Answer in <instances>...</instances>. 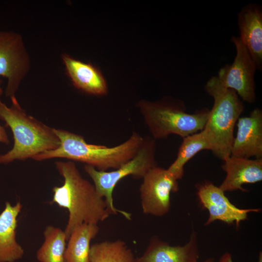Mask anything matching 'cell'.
Returning <instances> with one entry per match:
<instances>
[{
    "instance_id": "20",
    "label": "cell",
    "mask_w": 262,
    "mask_h": 262,
    "mask_svg": "<svg viewBox=\"0 0 262 262\" xmlns=\"http://www.w3.org/2000/svg\"><path fill=\"white\" fill-rule=\"evenodd\" d=\"M44 241L36 252L40 262H64L66 236L65 231L52 226L44 231Z\"/></svg>"
},
{
    "instance_id": "25",
    "label": "cell",
    "mask_w": 262,
    "mask_h": 262,
    "mask_svg": "<svg viewBox=\"0 0 262 262\" xmlns=\"http://www.w3.org/2000/svg\"><path fill=\"white\" fill-rule=\"evenodd\" d=\"M2 83V81L1 79H0V97L1 96L3 92L2 89L1 88Z\"/></svg>"
},
{
    "instance_id": "16",
    "label": "cell",
    "mask_w": 262,
    "mask_h": 262,
    "mask_svg": "<svg viewBox=\"0 0 262 262\" xmlns=\"http://www.w3.org/2000/svg\"><path fill=\"white\" fill-rule=\"evenodd\" d=\"M22 207L19 201L14 205L7 201L0 213V262H15L24 255V249L16 240L17 217Z\"/></svg>"
},
{
    "instance_id": "6",
    "label": "cell",
    "mask_w": 262,
    "mask_h": 262,
    "mask_svg": "<svg viewBox=\"0 0 262 262\" xmlns=\"http://www.w3.org/2000/svg\"><path fill=\"white\" fill-rule=\"evenodd\" d=\"M156 147L155 139L145 137L144 143L136 155L111 171H100L92 166L85 165V171L92 180L96 191L105 199L112 214L120 213L127 219L131 220V213L115 207L113 197L114 189L123 178L131 175L136 179H143L150 169L156 166Z\"/></svg>"
},
{
    "instance_id": "14",
    "label": "cell",
    "mask_w": 262,
    "mask_h": 262,
    "mask_svg": "<svg viewBox=\"0 0 262 262\" xmlns=\"http://www.w3.org/2000/svg\"><path fill=\"white\" fill-rule=\"evenodd\" d=\"M62 60L73 85L81 91L95 96L108 93L106 81L99 68L90 63L75 59L63 53Z\"/></svg>"
},
{
    "instance_id": "24",
    "label": "cell",
    "mask_w": 262,
    "mask_h": 262,
    "mask_svg": "<svg viewBox=\"0 0 262 262\" xmlns=\"http://www.w3.org/2000/svg\"><path fill=\"white\" fill-rule=\"evenodd\" d=\"M215 262L214 261V260L213 259L210 258V259H208L207 260H205V261H204L203 262Z\"/></svg>"
},
{
    "instance_id": "2",
    "label": "cell",
    "mask_w": 262,
    "mask_h": 262,
    "mask_svg": "<svg viewBox=\"0 0 262 262\" xmlns=\"http://www.w3.org/2000/svg\"><path fill=\"white\" fill-rule=\"evenodd\" d=\"M60 141L59 146L34 156L33 159L42 161L61 158L93 166L100 171L116 169L133 158L143 146L145 137L134 132L120 145L107 147L87 143L77 134L62 129H54Z\"/></svg>"
},
{
    "instance_id": "12",
    "label": "cell",
    "mask_w": 262,
    "mask_h": 262,
    "mask_svg": "<svg viewBox=\"0 0 262 262\" xmlns=\"http://www.w3.org/2000/svg\"><path fill=\"white\" fill-rule=\"evenodd\" d=\"M239 37L255 63L262 68V10L260 6L249 4L238 14Z\"/></svg>"
},
{
    "instance_id": "18",
    "label": "cell",
    "mask_w": 262,
    "mask_h": 262,
    "mask_svg": "<svg viewBox=\"0 0 262 262\" xmlns=\"http://www.w3.org/2000/svg\"><path fill=\"white\" fill-rule=\"evenodd\" d=\"M98 224L84 223L76 227L68 239L64 262H90V242L98 233Z\"/></svg>"
},
{
    "instance_id": "13",
    "label": "cell",
    "mask_w": 262,
    "mask_h": 262,
    "mask_svg": "<svg viewBox=\"0 0 262 262\" xmlns=\"http://www.w3.org/2000/svg\"><path fill=\"white\" fill-rule=\"evenodd\" d=\"M223 161L221 167L226 175L219 187L224 192L246 191L243 184L262 180V158L252 160L230 156Z\"/></svg>"
},
{
    "instance_id": "8",
    "label": "cell",
    "mask_w": 262,
    "mask_h": 262,
    "mask_svg": "<svg viewBox=\"0 0 262 262\" xmlns=\"http://www.w3.org/2000/svg\"><path fill=\"white\" fill-rule=\"evenodd\" d=\"M231 41L236 49L234 61L221 67L217 77L223 86L235 91L242 101L252 103L256 98L255 63L239 37L232 36Z\"/></svg>"
},
{
    "instance_id": "4",
    "label": "cell",
    "mask_w": 262,
    "mask_h": 262,
    "mask_svg": "<svg viewBox=\"0 0 262 262\" xmlns=\"http://www.w3.org/2000/svg\"><path fill=\"white\" fill-rule=\"evenodd\" d=\"M145 123L154 139H166L176 134L182 138L202 130L209 110L188 113L184 102L170 97L152 102L141 100L137 103Z\"/></svg>"
},
{
    "instance_id": "10",
    "label": "cell",
    "mask_w": 262,
    "mask_h": 262,
    "mask_svg": "<svg viewBox=\"0 0 262 262\" xmlns=\"http://www.w3.org/2000/svg\"><path fill=\"white\" fill-rule=\"evenodd\" d=\"M196 195L202 209L208 210L209 217L205 225L207 226L220 221L228 225L240 223L247 219L251 212H259L260 209H240L232 204L226 196L225 192L209 181L196 185Z\"/></svg>"
},
{
    "instance_id": "9",
    "label": "cell",
    "mask_w": 262,
    "mask_h": 262,
    "mask_svg": "<svg viewBox=\"0 0 262 262\" xmlns=\"http://www.w3.org/2000/svg\"><path fill=\"white\" fill-rule=\"evenodd\" d=\"M179 190L178 180L167 169L157 165L143 177L139 191L144 213L161 216L171 206V193Z\"/></svg>"
},
{
    "instance_id": "21",
    "label": "cell",
    "mask_w": 262,
    "mask_h": 262,
    "mask_svg": "<svg viewBox=\"0 0 262 262\" xmlns=\"http://www.w3.org/2000/svg\"><path fill=\"white\" fill-rule=\"evenodd\" d=\"M0 143L8 145L10 143L7 132L3 127L0 125Z\"/></svg>"
},
{
    "instance_id": "15",
    "label": "cell",
    "mask_w": 262,
    "mask_h": 262,
    "mask_svg": "<svg viewBox=\"0 0 262 262\" xmlns=\"http://www.w3.org/2000/svg\"><path fill=\"white\" fill-rule=\"evenodd\" d=\"M198 258L196 235L193 232L189 241L182 246H172L158 238L153 239L135 262H198Z\"/></svg>"
},
{
    "instance_id": "19",
    "label": "cell",
    "mask_w": 262,
    "mask_h": 262,
    "mask_svg": "<svg viewBox=\"0 0 262 262\" xmlns=\"http://www.w3.org/2000/svg\"><path fill=\"white\" fill-rule=\"evenodd\" d=\"M132 250L118 240L94 244L90 246V262H135Z\"/></svg>"
},
{
    "instance_id": "7",
    "label": "cell",
    "mask_w": 262,
    "mask_h": 262,
    "mask_svg": "<svg viewBox=\"0 0 262 262\" xmlns=\"http://www.w3.org/2000/svg\"><path fill=\"white\" fill-rule=\"evenodd\" d=\"M31 67L29 54L21 35L0 31V76L6 78L5 95L11 98Z\"/></svg>"
},
{
    "instance_id": "11",
    "label": "cell",
    "mask_w": 262,
    "mask_h": 262,
    "mask_svg": "<svg viewBox=\"0 0 262 262\" xmlns=\"http://www.w3.org/2000/svg\"><path fill=\"white\" fill-rule=\"evenodd\" d=\"M230 156L249 159L262 158V111L257 108L247 116L239 117Z\"/></svg>"
},
{
    "instance_id": "1",
    "label": "cell",
    "mask_w": 262,
    "mask_h": 262,
    "mask_svg": "<svg viewBox=\"0 0 262 262\" xmlns=\"http://www.w3.org/2000/svg\"><path fill=\"white\" fill-rule=\"evenodd\" d=\"M55 165L64 183L53 188L51 203L68 211L64 231L68 240L77 226L84 223L98 224L112 213L105 199L98 194L94 185L82 177L74 162L56 161Z\"/></svg>"
},
{
    "instance_id": "17",
    "label": "cell",
    "mask_w": 262,
    "mask_h": 262,
    "mask_svg": "<svg viewBox=\"0 0 262 262\" xmlns=\"http://www.w3.org/2000/svg\"><path fill=\"white\" fill-rule=\"evenodd\" d=\"M212 149V141L204 129L186 136L183 138L176 159L167 169L178 180L181 179L184 175V166L190 160L200 151Z\"/></svg>"
},
{
    "instance_id": "3",
    "label": "cell",
    "mask_w": 262,
    "mask_h": 262,
    "mask_svg": "<svg viewBox=\"0 0 262 262\" xmlns=\"http://www.w3.org/2000/svg\"><path fill=\"white\" fill-rule=\"evenodd\" d=\"M11 99L10 107L0 100V119L11 129L14 138L12 148L0 155V164L33 159L38 154L57 148L60 141L54 128L27 115L16 97Z\"/></svg>"
},
{
    "instance_id": "23",
    "label": "cell",
    "mask_w": 262,
    "mask_h": 262,
    "mask_svg": "<svg viewBox=\"0 0 262 262\" xmlns=\"http://www.w3.org/2000/svg\"><path fill=\"white\" fill-rule=\"evenodd\" d=\"M257 262H262V252H259V258H258V261Z\"/></svg>"
},
{
    "instance_id": "22",
    "label": "cell",
    "mask_w": 262,
    "mask_h": 262,
    "mask_svg": "<svg viewBox=\"0 0 262 262\" xmlns=\"http://www.w3.org/2000/svg\"><path fill=\"white\" fill-rule=\"evenodd\" d=\"M218 262H233L232 256L229 252H226L220 257Z\"/></svg>"
},
{
    "instance_id": "5",
    "label": "cell",
    "mask_w": 262,
    "mask_h": 262,
    "mask_svg": "<svg viewBox=\"0 0 262 262\" xmlns=\"http://www.w3.org/2000/svg\"><path fill=\"white\" fill-rule=\"evenodd\" d=\"M204 89L213 98V104L203 129L212 141V152L224 161L230 156L234 127L244 105L235 91L223 86L217 76L207 81Z\"/></svg>"
}]
</instances>
